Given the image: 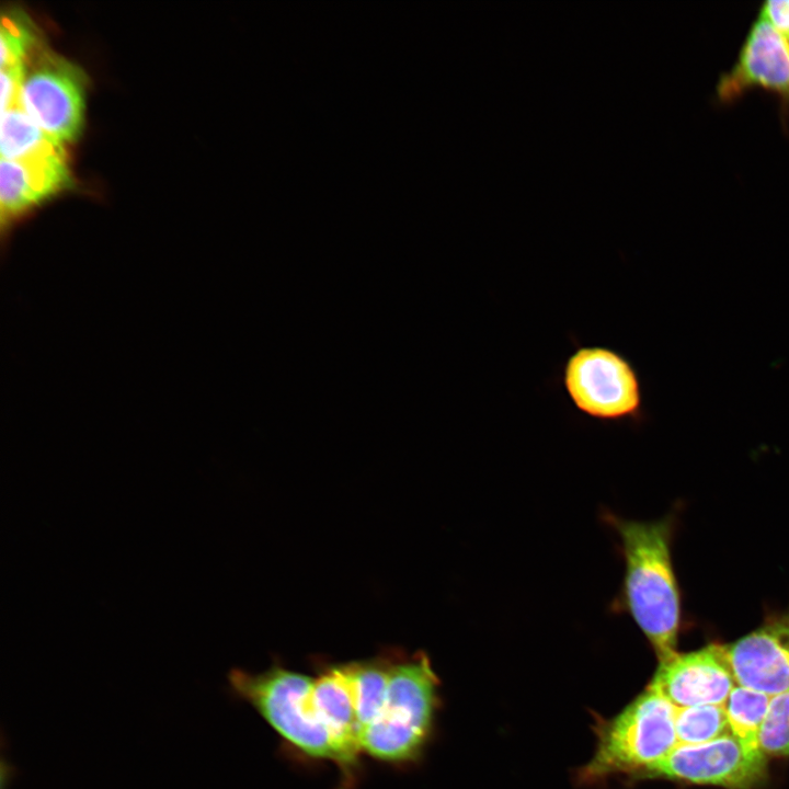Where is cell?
Wrapping results in <instances>:
<instances>
[{"instance_id": "obj_8", "label": "cell", "mask_w": 789, "mask_h": 789, "mask_svg": "<svg viewBox=\"0 0 789 789\" xmlns=\"http://www.w3.org/2000/svg\"><path fill=\"white\" fill-rule=\"evenodd\" d=\"M736 685L724 644L708 643L660 661L648 688L676 708L724 705Z\"/></svg>"}, {"instance_id": "obj_18", "label": "cell", "mask_w": 789, "mask_h": 789, "mask_svg": "<svg viewBox=\"0 0 789 789\" xmlns=\"http://www.w3.org/2000/svg\"><path fill=\"white\" fill-rule=\"evenodd\" d=\"M758 744L767 757H789V691L770 698Z\"/></svg>"}, {"instance_id": "obj_10", "label": "cell", "mask_w": 789, "mask_h": 789, "mask_svg": "<svg viewBox=\"0 0 789 789\" xmlns=\"http://www.w3.org/2000/svg\"><path fill=\"white\" fill-rule=\"evenodd\" d=\"M737 685L769 696L789 691V608L724 644Z\"/></svg>"}, {"instance_id": "obj_17", "label": "cell", "mask_w": 789, "mask_h": 789, "mask_svg": "<svg viewBox=\"0 0 789 789\" xmlns=\"http://www.w3.org/2000/svg\"><path fill=\"white\" fill-rule=\"evenodd\" d=\"M0 42L1 68L23 66L30 53L39 44L33 24L19 11L3 15Z\"/></svg>"}, {"instance_id": "obj_2", "label": "cell", "mask_w": 789, "mask_h": 789, "mask_svg": "<svg viewBox=\"0 0 789 789\" xmlns=\"http://www.w3.org/2000/svg\"><path fill=\"white\" fill-rule=\"evenodd\" d=\"M438 677L424 652H397L381 709L359 737L362 752L387 763L418 759L438 708Z\"/></svg>"}, {"instance_id": "obj_14", "label": "cell", "mask_w": 789, "mask_h": 789, "mask_svg": "<svg viewBox=\"0 0 789 789\" xmlns=\"http://www.w3.org/2000/svg\"><path fill=\"white\" fill-rule=\"evenodd\" d=\"M770 698L736 684L723 705L730 733L747 745L759 747V733Z\"/></svg>"}, {"instance_id": "obj_15", "label": "cell", "mask_w": 789, "mask_h": 789, "mask_svg": "<svg viewBox=\"0 0 789 789\" xmlns=\"http://www.w3.org/2000/svg\"><path fill=\"white\" fill-rule=\"evenodd\" d=\"M49 139L26 112L23 98L1 108V159L23 158Z\"/></svg>"}, {"instance_id": "obj_6", "label": "cell", "mask_w": 789, "mask_h": 789, "mask_svg": "<svg viewBox=\"0 0 789 789\" xmlns=\"http://www.w3.org/2000/svg\"><path fill=\"white\" fill-rule=\"evenodd\" d=\"M87 77L82 69L39 43L23 64L26 112L52 140L66 144L82 130Z\"/></svg>"}, {"instance_id": "obj_4", "label": "cell", "mask_w": 789, "mask_h": 789, "mask_svg": "<svg viewBox=\"0 0 789 789\" xmlns=\"http://www.w3.org/2000/svg\"><path fill=\"white\" fill-rule=\"evenodd\" d=\"M558 384L572 408L593 421L640 425L648 418L637 367L608 345L573 340V350L559 369Z\"/></svg>"}, {"instance_id": "obj_13", "label": "cell", "mask_w": 789, "mask_h": 789, "mask_svg": "<svg viewBox=\"0 0 789 789\" xmlns=\"http://www.w3.org/2000/svg\"><path fill=\"white\" fill-rule=\"evenodd\" d=\"M397 650L343 663L353 697L358 736L378 716L386 695Z\"/></svg>"}, {"instance_id": "obj_7", "label": "cell", "mask_w": 789, "mask_h": 789, "mask_svg": "<svg viewBox=\"0 0 789 789\" xmlns=\"http://www.w3.org/2000/svg\"><path fill=\"white\" fill-rule=\"evenodd\" d=\"M767 756L727 733L701 744H677L643 778H663L724 789H757L767 779Z\"/></svg>"}, {"instance_id": "obj_20", "label": "cell", "mask_w": 789, "mask_h": 789, "mask_svg": "<svg viewBox=\"0 0 789 789\" xmlns=\"http://www.w3.org/2000/svg\"><path fill=\"white\" fill-rule=\"evenodd\" d=\"M787 37H788V39H789V36H787Z\"/></svg>"}, {"instance_id": "obj_19", "label": "cell", "mask_w": 789, "mask_h": 789, "mask_svg": "<svg viewBox=\"0 0 789 789\" xmlns=\"http://www.w3.org/2000/svg\"><path fill=\"white\" fill-rule=\"evenodd\" d=\"M759 14L786 36H789V0L767 1L762 5Z\"/></svg>"}, {"instance_id": "obj_12", "label": "cell", "mask_w": 789, "mask_h": 789, "mask_svg": "<svg viewBox=\"0 0 789 789\" xmlns=\"http://www.w3.org/2000/svg\"><path fill=\"white\" fill-rule=\"evenodd\" d=\"M311 700L320 722L328 731L334 762L344 774L357 765L362 753L355 708L343 663L323 665L313 677Z\"/></svg>"}, {"instance_id": "obj_3", "label": "cell", "mask_w": 789, "mask_h": 789, "mask_svg": "<svg viewBox=\"0 0 789 789\" xmlns=\"http://www.w3.org/2000/svg\"><path fill=\"white\" fill-rule=\"evenodd\" d=\"M676 710L647 687L615 717L597 720L595 752L578 780L592 785L614 776L643 777L678 744Z\"/></svg>"}, {"instance_id": "obj_9", "label": "cell", "mask_w": 789, "mask_h": 789, "mask_svg": "<svg viewBox=\"0 0 789 789\" xmlns=\"http://www.w3.org/2000/svg\"><path fill=\"white\" fill-rule=\"evenodd\" d=\"M776 94L789 112V39L766 18L752 24L733 67L717 85L719 101H735L751 89Z\"/></svg>"}, {"instance_id": "obj_16", "label": "cell", "mask_w": 789, "mask_h": 789, "mask_svg": "<svg viewBox=\"0 0 789 789\" xmlns=\"http://www.w3.org/2000/svg\"><path fill=\"white\" fill-rule=\"evenodd\" d=\"M675 729L679 744H701L730 733L723 705L677 708Z\"/></svg>"}, {"instance_id": "obj_5", "label": "cell", "mask_w": 789, "mask_h": 789, "mask_svg": "<svg viewBox=\"0 0 789 789\" xmlns=\"http://www.w3.org/2000/svg\"><path fill=\"white\" fill-rule=\"evenodd\" d=\"M230 691L249 702L287 742L306 755L334 762L330 735L311 700L313 677L274 664L262 673L233 668Z\"/></svg>"}, {"instance_id": "obj_1", "label": "cell", "mask_w": 789, "mask_h": 789, "mask_svg": "<svg viewBox=\"0 0 789 789\" xmlns=\"http://www.w3.org/2000/svg\"><path fill=\"white\" fill-rule=\"evenodd\" d=\"M604 517L619 538L625 560L615 606L629 613L658 661L666 660L677 652L682 625L681 592L672 561L675 516L652 522L625 519L613 513Z\"/></svg>"}, {"instance_id": "obj_11", "label": "cell", "mask_w": 789, "mask_h": 789, "mask_svg": "<svg viewBox=\"0 0 789 789\" xmlns=\"http://www.w3.org/2000/svg\"><path fill=\"white\" fill-rule=\"evenodd\" d=\"M71 175L64 145L52 139L16 160L1 159L2 220H11L69 186Z\"/></svg>"}]
</instances>
